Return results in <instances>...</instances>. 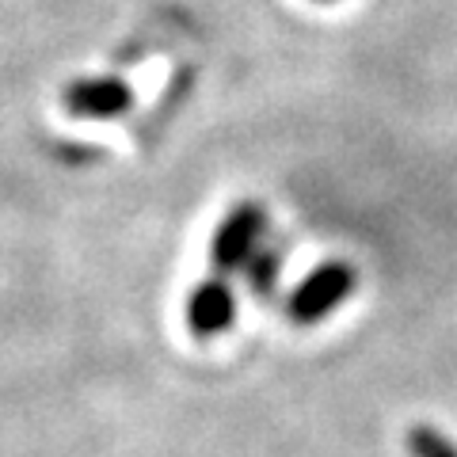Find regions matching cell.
<instances>
[{
    "instance_id": "cell-1",
    "label": "cell",
    "mask_w": 457,
    "mask_h": 457,
    "mask_svg": "<svg viewBox=\"0 0 457 457\" xmlns=\"http://www.w3.org/2000/svg\"><path fill=\"white\" fill-rule=\"evenodd\" d=\"M351 290V270L347 267H320L317 275H312L302 290L294 294V302H290V317L297 324H312V320H320L328 317L343 297H347Z\"/></svg>"
},
{
    "instance_id": "cell-2",
    "label": "cell",
    "mask_w": 457,
    "mask_h": 457,
    "mask_svg": "<svg viewBox=\"0 0 457 457\" xmlns=\"http://www.w3.org/2000/svg\"><path fill=\"white\" fill-rule=\"evenodd\" d=\"M228 320H233V294H228L221 282L198 286L195 297H191V305H187V324H191V332H195L198 339H210V336L225 332Z\"/></svg>"
},
{
    "instance_id": "cell-3",
    "label": "cell",
    "mask_w": 457,
    "mask_h": 457,
    "mask_svg": "<svg viewBox=\"0 0 457 457\" xmlns=\"http://www.w3.org/2000/svg\"><path fill=\"white\" fill-rule=\"evenodd\" d=\"M408 453L411 457H457V446L442 431H435V427L416 423L408 431Z\"/></svg>"
},
{
    "instance_id": "cell-4",
    "label": "cell",
    "mask_w": 457,
    "mask_h": 457,
    "mask_svg": "<svg viewBox=\"0 0 457 457\" xmlns=\"http://www.w3.org/2000/svg\"><path fill=\"white\" fill-rule=\"evenodd\" d=\"M252 282H255V290H267L270 282H275V263L270 260H260L252 267Z\"/></svg>"
}]
</instances>
